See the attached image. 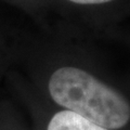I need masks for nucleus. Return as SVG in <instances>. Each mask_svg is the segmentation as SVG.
<instances>
[{"label":"nucleus","instance_id":"7ed1b4c3","mask_svg":"<svg viewBox=\"0 0 130 130\" xmlns=\"http://www.w3.org/2000/svg\"><path fill=\"white\" fill-rule=\"evenodd\" d=\"M65 1L72 3L75 6H85V7H94L102 6L114 1V0H65Z\"/></svg>","mask_w":130,"mask_h":130},{"label":"nucleus","instance_id":"f03ea898","mask_svg":"<svg viewBox=\"0 0 130 130\" xmlns=\"http://www.w3.org/2000/svg\"><path fill=\"white\" fill-rule=\"evenodd\" d=\"M40 130H111L66 109L51 106L44 114Z\"/></svg>","mask_w":130,"mask_h":130},{"label":"nucleus","instance_id":"f257e3e1","mask_svg":"<svg viewBox=\"0 0 130 130\" xmlns=\"http://www.w3.org/2000/svg\"><path fill=\"white\" fill-rule=\"evenodd\" d=\"M28 59L40 94L50 106L111 130L130 123V101L96 72L94 59L64 54Z\"/></svg>","mask_w":130,"mask_h":130}]
</instances>
